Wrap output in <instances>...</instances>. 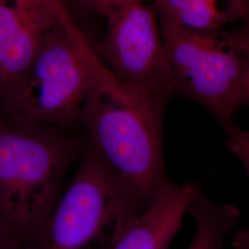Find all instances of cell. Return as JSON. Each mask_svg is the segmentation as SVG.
Here are the masks:
<instances>
[{
  "label": "cell",
  "instance_id": "obj_1",
  "mask_svg": "<svg viewBox=\"0 0 249 249\" xmlns=\"http://www.w3.org/2000/svg\"><path fill=\"white\" fill-rule=\"evenodd\" d=\"M82 151L73 132L0 116V249H35Z\"/></svg>",
  "mask_w": 249,
  "mask_h": 249
},
{
  "label": "cell",
  "instance_id": "obj_2",
  "mask_svg": "<svg viewBox=\"0 0 249 249\" xmlns=\"http://www.w3.org/2000/svg\"><path fill=\"white\" fill-rule=\"evenodd\" d=\"M165 107L126 89L101 66L80 113L84 147L143 205L170 180L163 152Z\"/></svg>",
  "mask_w": 249,
  "mask_h": 249
},
{
  "label": "cell",
  "instance_id": "obj_3",
  "mask_svg": "<svg viewBox=\"0 0 249 249\" xmlns=\"http://www.w3.org/2000/svg\"><path fill=\"white\" fill-rule=\"evenodd\" d=\"M100 70L93 44L61 0L58 17L26 75L0 107V116L18 117L74 133Z\"/></svg>",
  "mask_w": 249,
  "mask_h": 249
},
{
  "label": "cell",
  "instance_id": "obj_4",
  "mask_svg": "<svg viewBox=\"0 0 249 249\" xmlns=\"http://www.w3.org/2000/svg\"><path fill=\"white\" fill-rule=\"evenodd\" d=\"M172 96L204 107L225 129L249 104V26L197 33L160 25Z\"/></svg>",
  "mask_w": 249,
  "mask_h": 249
},
{
  "label": "cell",
  "instance_id": "obj_5",
  "mask_svg": "<svg viewBox=\"0 0 249 249\" xmlns=\"http://www.w3.org/2000/svg\"><path fill=\"white\" fill-rule=\"evenodd\" d=\"M145 206L83 145L34 249H107Z\"/></svg>",
  "mask_w": 249,
  "mask_h": 249
},
{
  "label": "cell",
  "instance_id": "obj_6",
  "mask_svg": "<svg viewBox=\"0 0 249 249\" xmlns=\"http://www.w3.org/2000/svg\"><path fill=\"white\" fill-rule=\"evenodd\" d=\"M103 37L93 53L103 69L126 89L160 105H167L169 61L153 5L129 4L106 15Z\"/></svg>",
  "mask_w": 249,
  "mask_h": 249
},
{
  "label": "cell",
  "instance_id": "obj_7",
  "mask_svg": "<svg viewBox=\"0 0 249 249\" xmlns=\"http://www.w3.org/2000/svg\"><path fill=\"white\" fill-rule=\"evenodd\" d=\"M200 188L194 181L183 185L167 181L107 249H168Z\"/></svg>",
  "mask_w": 249,
  "mask_h": 249
},
{
  "label": "cell",
  "instance_id": "obj_8",
  "mask_svg": "<svg viewBox=\"0 0 249 249\" xmlns=\"http://www.w3.org/2000/svg\"><path fill=\"white\" fill-rule=\"evenodd\" d=\"M160 25L210 33L249 20V0H151Z\"/></svg>",
  "mask_w": 249,
  "mask_h": 249
},
{
  "label": "cell",
  "instance_id": "obj_9",
  "mask_svg": "<svg viewBox=\"0 0 249 249\" xmlns=\"http://www.w3.org/2000/svg\"><path fill=\"white\" fill-rule=\"evenodd\" d=\"M196 223L193 238L187 249H221L225 236L240 219L234 205H220L203 193L201 188L189 205L188 213Z\"/></svg>",
  "mask_w": 249,
  "mask_h": 249
},
{
  "label": "cell",
  "instance_id": "obj_10",
  "mask_svg": "<svg viewBox=\"0 0 249 249\" xmlns=\"http://www.w3.org/2000/svg\"><path fill=\"white\" fill-rule=\"evenodd\" d=\"M20 0H0V73L18 22Z\"/></svg>",
  "mask_w": 249,
  "mask_h": 249
},
{
  "label": "cell",
  "instance_id": "obj_11",
  "mask_svg": "<svg viewBox=\"0 0 249 249\" xmlns=\"http://www.w3.org/2000/svg\"><path fill=\"white\" fill-rule=\"evenodd\" d=\"M225 133V146L244 164L249 172V134L236 124L223 129Z\"/></svg>",
  "mask_w": 249,
  "mask_h": 249
},
{
  "label": "cell",
  "instance_id": "obj_12",
  "mask_svg": "<svg viewBox=\"0 0 249 249\" xmlns=\"http://www.w3.org/2000/svg\"><path fill=\"white\" fill-rule=\"evenodd\" d=\"M145 1L148 0H72L77 9L104 16L121 7Z\"/></svg>",
  "mask_w": 249,
  "mask_h": 249
}]
</instances>
